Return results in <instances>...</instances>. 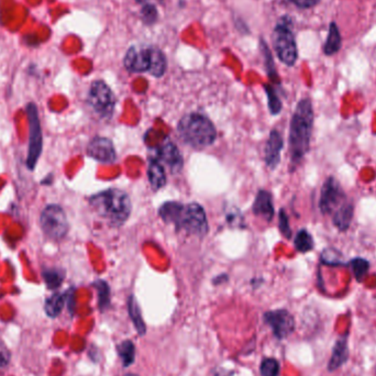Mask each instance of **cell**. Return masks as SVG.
Segmentation results:
<instances>
[{
  "mask_svg": "<svg viewBox=\"0 0 376 376\" xmlns=\"http://www.w3.org/2000/svg\"><path fill=\"white\" fill-rule=\"evenodd\" d=\"M314 126V109L312 101L301 99L296 106L289 126V155L292 165L301 163L308 153Z\"/></svg>",
  "mask_w": 376,
  "mask_h": 376,
  "instance_id": "1",
  "label": "cell"
},
{
  "mask_svg": "<svg viewBox=\"0 0 376 376\" xmlns=\"http://www.w3.org/2000/svg\"><path fill=\"white\" fill-rule=\"evenodd\" d=\"M159 215L164 221L175 226L177 230H185L197 237H204L208 232L205 211L196 202L184 205L180 202H167L161 206Z\"/></svg>",
  "mask_w": 376,
  "mask_h": 376,
  "instance_id": "2",
  "label": "cell"
},
{
  "mask_svg": "<svg viewBox=\"0 0 376 376\" xmlns=\"http://www.w3.org/2000/svg\"><path fill=\"white\" fill-rule=\"evenodd\" d=\"M90 204L98 216L113 227L124 224L131 213L129 196L117 188H109L94 195L90 197Z\"/></svg>",
  "mask_w": 376,
  "mask_h": 376,
  "instance_id": "3",
  "label": "cell"
},
{
  "mask_svg": "<svg viewBox=\"0 0 376 376\" xmlns=\"http://www.w3.org/2000/svg\"><path fill=\"white\" fill-rule=\"evenodd\" d=\"M177 131L188 146L204 149L216 141L217 131L209 119L200 113H188L178 122Z\"/></svg>",
  "mask_w": 376,
  "mask_h": 376,
  "instance_id": "4",
  "label": "cell"
},
{
  "mask_svg": "<svg viewBox=\"0 0 376 376\" xmlns=\"http://www.w3.org/2000/svg\"><path fill=\"white\" fill-rule=\"evenodd\" d=\"M273 44L278 59H281L284 64L293 66L296 63L298 57L297 45L286 18H284L274 29Z\"/></svg>",
  "mask_w": 376,
  "mask_h": 376,
  "instance_id": "5",
  "label": "cell"
},
{
  "mask_svg": "<svg viewBox=\"0 0 376 376\" xmlns=\"http://www.w3.org/2000/svg\"><path fill=\"white\" fill-rule=\"evenodd\" d=\"M40 224L45 236L54 241H59L68 234V218L59 205L46 206L41 213Z\"/></svg>",
  "mask_w": 376,
  "mask_h": 376,
  "instance_id": "6",
  "label": "cell"
},
{
  "mask_svg": "<svg viewBox=\"0 0 376 376\" xmlns=\"http://www.w3.org/2000/svg\"><path fill=\"white\" fill-rule=\"evenodd\" d=\"M88 104L100 118L109 119L115 110L116 98L109 86L103 81H95L88 92Z\"/></svg>",
  "mask_w": 376,
  "mask_h": 376,
  "instance_id": "7",
  "label": "cell"
},
{
  "mask_svg": "<svg viewBox=\"0 0 376 376\" xmlns=\"http://www.w3.org/2000/svg\"><path fill=\"white\" fill-rule=\"evenodd\" d=\"M29 126H30V138H29V151L27 157V165L29 169L33 170L37 165L41 152H42V130L40 124L39 113L37 106L29 104L27 107Z\"/></svg>",
  "mask_w": 376,
  "mask_h": 376,
  "instance_id": "8",
  "label": "cell"
},
{
  "mask_svg": "<svg viewBox=\"0 0 376 376\" xmlns=\"http://www.w3.org/2000/svg\"><path fill=\"white\" fill-rule=\"evenodd\" d=\"M348 202L343 187L334 177L323 183L320 194L319 208L323 215H334L343 204Z\"/></svg>",
  "mask_w": 376,
  "mask_h": 376,
  "instance_id": "9",
  "label": "cell"
},
{
  "mask_svg": "<svg viewBox=\"0 0 376 376\" xmlns=\"http://www.w3.org/2000/svg\"><path fill=\"white\" fill-rule=\"evenodd\" d=\"M264 320L272 328L278 339H285L294 332L295 320L285 309H278L264 314Z\"/></svg>",
  "mask_w": 376,
  "mask_h": 376,
  "instance_id": "10",
  "label": "cell"
},
{
  "mask_svg": "<svg viewBox=\"0 0 376 376\" xmlns=\"http://www.w3.org/2000/svg\"><path fill=\"white\" fill-rule=\"evenodd\" d=\"M124 68L133 73L149 72L151 64V48L131 46L126 51L124 59Z\"/></svg>",
  "mask_w": 376,
  "mask_h": 376,
  "instance_id": "11",
  "label": "cell"
},
{
  "mask_svg": "<svg viewBox=\"0 0 376 376\" xmlns=\"http://www.w3.org/2000/svg\"><path fill=\"white\" fill-rule=\"evenodd\" d=\"M88 155L94 160L106 164L113 163L117 159L113 142L103 137H96L90 141L88 146Z\"/></svg>",
  "mask_w": 376,
  "mask_h": 376,
  "instance_id": "12",
  "label": "cell"
},
{
  "mask_svg": "<svg viewBox=\"0 0 376 376\" xmlns=\"http://www.w3.org/2000/svg\"><path fill=\"white\" fill-rule=\"evenodd\" d=\"M157 160L160 161L162 165H165L173 173L180 172L183 167V157L180 150L177 149L172 141H164L157 149Z\"/></svg>",
  "mask_w": 376,
  "mask_h": 376,
  "instance_id": "13",
  "label": "cell"
},
{
  "mask_svg": "<svg viewBox=\"0 0 376 376\" xmlns=\"http://www.w3.org/2000/svg\"><path fill=\"white\" fill-rule=\"evenodd\" d=\"M283 137L278 130H273L265 146V163L271 170L276 169L281 161V152L283 150Z\"/></svg>",
  "mask_w": 376,
  "mask_h": 376,
  "instance_id": "14",
  "label": "cell"
},
{
  "mask_svg": "<svg viewBox=\"0 0 376 376\" xmlns=\"http://www.w3.org/2000/svg\"><path fill=\"white\" fill-rule=\"evenodd\" d=\"M253 213H256V216L262 217L267 221H271L273 219L276 211H274L271 193L267 191H258L253 204Z\"/></svg>",
  "mask_w": 376,
  "mask_h": 376,
  "instance_id": "15",
  "label": "cell"
},
{
  "mask_svg": "<svg viewBox=\"0 0 376 376\" xmlns=\"http://www.w3.org/2000/svg\"><path fill=\"white\" fill-rule=\"evenodd\" d=\"M349 358L348 334L338 340L332 349V358L329 361L328 368L330 371H336L347 362Z\"/></svg>",
  "mask_w": 376,
  "mask_h": 376,
  "instance_id": "16",
  "label": "cell"
},
{
  "mask_svg": "<svg viewBox=\"0 0 376 376\" xmlns=\"http://www.w3.org/2000/svg\"><path fill=\"white\" fill-rule=\"evenodd\" d=\"M354 206L351 202H347L332 215V222L338 230L347 231L353 219Z\"/></svg>",
  "mask_w": 376,
  "mask_h": 376,
  "instance_id": "17",
  "label": "cell"
},
{
  "mask_svg": "<svg viewBox=\"0 0 376 376\" xmlns=\"http://www.w3.org/2000/svg\"><path fill=\"white\" fill-rule=\"evenodd\" d=\"M148 176L152 188L155 191H159L163 188L166 184V174L163 165L157 159L150 161L149 169H148Z\"/></svg>",
  "mask_w": 376,
  "mask_h": 376,
  "instance_id": "18",
  "label": "cell"
},
{
  "mask_svg": "<svg viewBox=\"0 0 376 376\" xmlns=\"http://www.w3.org/2000/svg\"><path fill=\"white\" fill-rule=\"evenodd\" d=\"M341 45H343V40H341L339 29H338L336 23H332L330 27H329V33L326 43L323 45V53L326 55H334V54L339 52Z\"/></svg>",
  "mask_w": 376,
  "mask_h": 376,
  "instance_id": "19",
  "label": "cell"
},
{
  "mask_svg": "<svg viewBox=\"0 0 376 376\" xmlns=\"http://www.w3.org/2000/svg\"><path fill=\"white\" fill-rule=\"evenodd\" d=\"M167 68L165 54L157 48H151V64H150L149 72L155 77H161L165 73Z\"/></svg>",
  "mask_w": 376,
  "mask_h": 376,
  "instance_id": "20",
  "label": "cell"
},
{
  "mask_svg": "<svg viewBox=\"0 0 376 376\" xmlns=\"http://www.w3.org/2000/svg\"><path fill=\"white\" fill-rule=\"evenodd\" d=\"M66 294H54L49 297L45 301L44 309L45 312L49 314V317H57L61 312H62L63 307H64L65 301H66Z\"/></svg>",
  "mask_w": 376,
  "mask_h": 376,
  "instance_id": "21",
  "label": "cell"
},
{
  "mask_svg": "<svg viewBox=\"0 0 376 376\" xmlns=\"http://www.w3.org/2000/svg\"><path fill=\"white\" fill-rule=\"evenodd\" d=\"M128 309H129L130 318L133 321V325H135L137 332H139L140 336H144L146 332V325H144V319H142V316H141L140 307H139L137 299L133 296L129 298Z\"/></svg>",
  "mask_w": 376,
  "mask_h": 376,
  "instance_id": "22",
  "label": "cell"
},
{
  "mask_svg": "<svg viewBox=\"0 0 376 376\" xmlns=\"http://www.w3.org/2000/svg\"><path fill=\"white\" fill-rule=\"evenodd\" d=\"M294 245L295 249L298 252H310L314 247V239L306 229H301V230L298 231L297 234L295 237Z\"/></svg>",
  "mask_w": 376,
  "mask_h": 376,
  "instance_id": "23",
  "label": "cell"
},
{
  "mask_svg": "<svg viewBox=\"0 0 376 376\" xmlns=\"http://www.w3.org/2000/svg\"><path fill=\"white\" fill-rule=\"evenodd\" d=\"M117 352L120 359L122 360L124 366H129L135 362V349L133 343L130 340H126L117 345Z\"/></svg>",
  "mask_w": 376,
  "mask_h": 376,
  "instance_id": "24",
  "label": "cell"
},
{
  "mask_svg": "<svg viewBox=\"0 0 376 376\" xmlns=\"http://www.w3.org/2000/svg\"><path fill=\"white\" fill-rule=\"evenodd\" d=\"M64 272L59 269H50L43 272V278L50 289H55L61 286V284L64 281Z\"/></svg>",
  "mask_w": 376,
  "mask_h": 376,
  "instance_id": "25",
  "label": "cell"
},
{
  "mask_svg": "<svg viewBox=\"0 0 376 376\" xmlns=\"http://www.w3.org/2000/svg\"><path fill=\"white\" fill-rule=\"evenodd\" d=\"M349 265L351 267L352 272L357 278L358 282H362L363 278L368 274L370 269V263L365 258H355L349 262Z\"/></svg>",
  "mask_w": 376,
  "mask_h": 376,
  "instance_id": "26",
  "label": "cell"
},
{
  "mask_svg": "<svg viewBox=\"0 0 376 376\" xmlns=\"http://www.w3.org/2000/svg\"><path fill=\"white\" fill-rule=\"evenodd\" d=\"M267 96V104H269V109H270L272 115H278L282 110V101L278 98V93L274 88L271 85H265L264 86Z\"/></svg>",
  "mask_w": 376,
  "mask_h": 376,
  "instance_id": "27",
  "label": "cell"
},
{
  "mask_svg": "<svg viewBox=\"0 0 376 376\" xmlns=\"http://www.w3.org/2000/svg\"><path fill=\"white\" fill-rule=\"evenodd\" d=\"M95 287L98 292L99 308L104 310L110 304V288L108 284L104 281H97L95 283Z\"/></svg>",
  "mask_w": 376,
  "mask_h": 376,
  "instance_id": "28",
  "label": "cell"
},
{
  "mask_svg": "<svg viewBox=\"0 0 376 376\" xmlns=\"http://www.w3.org/2000/svg\"><path fill=\"white\" fill-rule=\"evenodd\" d=\"M141 18L146 25H155L159 18L157 7L153 3H144L141 9Z\"/></svg>",
  "mask_w": 376,
  "mask_h": 376,
  "instance_id": "29",
  "label": "cell"
},
{
  "mask_svg": "<svg viewBox=\"0 0 376 376\" xmlns=\"http://www.w3.org/2000/svg\"><path fill=\"white\" fill-rule=\"evenodd\" d=\"M280 363L276 359H265L261 364L262 376H278Z\"/></svg>",
  "mask_w": 376,
  "mask_h": 376,
  "instance_id": "30",
  "label": "cell"
},
{
  "mask_svg": "<svg viewBox=\"0 0 376 376\" xmlns=\"http://www.w3.org/2000/svg\"><path fill=\"white\" fill-rule=\"evenodd\" d=\"M262 50H263L264 59H265V64H267V74L270 76V79H273L274 82L278 81V74H276V66H274V62H273V57L271 55L270 50L267 48V44L262 41Z\"/></svg>",
  "mask_w": 376,
  "mask_h": 376,
  "instance_id": "31",
  "label": "cell"
},
{
  "mask_svg": "<svg viewBox=\"0 0 376 376\" xmlns=\"http://www.w3.org/2000/svg\"><path fill=\"white\" fill-rule=\"evenodd\" d=\"M321 261L323 263L328 265H341L343 264V258L341 254L334 249H326L321 254Z\"/></svg>",
  "mask_w": 376,
  "mask_h": 376,
  "instance_id": "32",
  "label": "cell"
},
{
  "mask_svg": "<svg viewBox=\"0 0 376 376\" xmlns=\"http://www.w3.org/2000/svg\"><path fill=\"white\" fill-rule=\"evenodd\" d=\"M278 222H280V230H281L282 234L286 239L291 238L292 237V229L289 227L288 217H287L284 209L280 211Z\"/></svg>",
  "mask_w": 376,
  "mask_h": 376,
  "instance_id": "33",
  "label": "cell"
},
{
  "mask_svg": "<svg viewBox=\"0 0 376 376\" xmlns=\"http://www.w3.org/2000/svg\"><path fill=\"white\" fill-rule=\"evenodd\" d=\"M10 360H12V352L3 340L0 339V368L7 366L10 362Z\"/></svg>",
  "mask_w": 376,
  "mask_h": 376,
  "instance_id": "34",
  "label": "cell"
},
{
  "mask_svg": "<svg viewBox=\"0 0 376 376\" xmlns=\"http://www.w3.org/2000/svg\"><path fill=\"white\" fill-rule=\"evenodd\" d=\"M295 6L299 7V8H312V7L316 6L319 0H291Z\"/></svg>",
  "mask_w": 376,
  "mask_h": 376,
  "instance_id": "35",
  "label": "cell"
},
{
  "mask_svg": "<svg viewBox=\"0 0 376 376\" xmlns=\"http://www.w3.org/2000/svg\"><path fill=\"white\" fill-rule=\"evenodd\" d=\"M135 1L140 3H148V0H135Z\"/></svg>",
  "mask_w": 376,
  "mask_h": 376,
  "instance_id": "36",
  "label": "cell"
},
{
  "mask_svg": "<svg viewBox=\"0 0 376 376\" xmlns=\"http://www.w3.org/2000/svg\"><path fill=\"white\" fill-rule=\"evenodd\" d=\"M124 376H137L135 374H126V375Z\"/></svg>",
  "mask_w": 376,
  "mask_h": 376,
  "instance_id": "37",
  "label": "cell"
}]
</instances>
